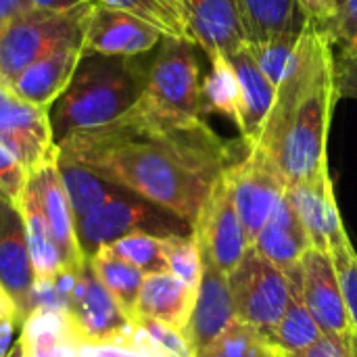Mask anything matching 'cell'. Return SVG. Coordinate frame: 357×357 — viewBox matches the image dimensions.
Wrapping results in <instances>:
<instances>
[{
  "instance_id": "6da1fadb",
  "label": "cell",
  "mask_w": 357,
  "mask_h": 357,
  "mask_svg": "<svg viewBox=\"0 0 357 357\" xmlns=\"http://www.w3.org/2000/svg\"><path fill=\"white\" fill-rule=\"evenodd\" d=\"M205 121L167 115L142 98L119 119L73 132L59 142V159L82 165L174 213L192 228L211 188L241 159Z\"/></svg>"
},
{
  "instance_id": "7a4b0ae2",
  "label": "cell",
  "mask_w": 357,
  "mask_h": 357,
  "mask_svg": "<svg viewBox=\"0 0 357 357\" xmlns=\"http://www.w3.org/2000/svg\"><path fill=\"white\" fill-rule=\"evenodd\" d=\"M335 61L324 29L307 21L293 63L276 86L272 109L251 144L274 161L289 184L328 163V132L339 102Z\"/></svg>"
},
{
  "instance_id": "3957f363",
  "label": "cell",
  "mask_w": 357,
  "mask_h": 357,
  "mask_svg": "<svg viewBox=\"0 0 357 357\" xmlns=\"http://www.w3.org/2000/svg\"><path fill=\"white\" fill-rule=\"evenodd\" d=\"M151 61V52L82 56L69 86L48 109L56 146L73 132L107 126L134 109L144 96Z\"/></svg>"
},
{
  "instance_id": "277c9868",
  "label": "cell",
  "mask_w": 357,
  "mask_h": 357,
  "mask_svg": "<svg viewBox=\"0 0 357 357\" xmlns=\"http://www.w3.org/2000/svg\"><path fill=\"white\" fill-rule=\"evenodd\" d=\"M96 0H88L71 10L27 8L0 29V79L13 84L15 77L38 56L61 40L82 31Z\"/></svg>"
},
{
  "instance_id": "5b68a950",
  "label": "cell",
  "mask_w": 357,
  "mask_h": 357,
  "mask_svg": "<svg viewBox=\"0 0 357 357\" xmlns=\"http://www.w3.org/2000/svg\"><path fill=\"white\" fill-rule=\"evenodd\" d=\"M190 40L163 36L153 54L142 100L167 115L205 117L201 107V61Z\"/></svg>"
},
{
  "instance_id": "8992f818",
  "label": "cell",
  "mask_w": 357,
  "mask_h": 357,
  "mask_svg": "<svg viewBox=\"0 0 357 357\" xmlns=\"http://www.w3.org/2000/svg\"><path fill=\"white\" fill-rule=\"evenodd\" d=\"M65 318L77 347H128L136 349L138 326L121 312L111 293L86 264L67 299Z\"/></svg>"
},
{
  "instance_id": "52a82bcc",
  "label": "cell",
  "mask_w": 357,
  "mask_h": 357,
  "mask_svg": "<svg viewBox=\"0 0 357 357\" xmlns=\"http://www.w3.org/2000/svg\"><path fill=\"white\" fill-rule=\"evenodd\" d=\"M190 228L174 213L153 205L151 201L123 190L121 195L109 199L98 205L84 218L75 222L77 243L86 259H90L98 249L113 245L115 241L134 234V232H151V234H182V228Z\"/></svg>"
},
{
  "instance_id": "ba28073f",
  "label": "cell",
  "mask_w": 357,
  "mask_h": 357,
  "mask_svg": "<svg viewBox=\"0 0 357 357\" xmlns=\"http://www.w3.org/2000/svg\"><path fill=\"white\" fill-rule=\"evenodd\" d=\"M236 320L257 328L264 337L276 326L291 297L289 274L249 247L241 264L228 274Z\"/></svg>"
},
{
  "instance_id": "9c48e42d",
  "label": "cell",
  "mask_w": 357,
  "mask_h": 357,
  "mask_svg": "<svg viewBox=\"0 0 357 357\" xmlns=\"http://www.w3.org/2000/svg\"><path fill=\"white\" fill-rule=\"evenodd\" d=\"M228 178L247 241L253 245L266 222L284 199L289 182L274 161L255 146H245L243 157L228 167Z\"/></svg>"
},
{
  "instance_id": "30bf717a",
  "label": "cell",
  "mask_w": 357,
  "mask_h": 357,
  "mask_svg": "<svg viewBox=\"0 0 357 357\" xmlns=\"http://www.w3.org/2000/svg\"><path fill=\"white\" fill-rule=\"evenodd\" d=\"M190 232L199 243L201 257L209 259L226 276L245 257L251 245L247 241L243 222L236 211L228 169L211 188Z\"/></svg>"
},
{
  "instance_id": "8fae6325",
  "label": "cell",
  "mask_w": 357,
  "mask_h": 357,
  "mask_svg": "<svg viewBox=\"0 0 357 357\" xmlns=\"http://www.w3.org/2000/svg\"><path fill=\"white\" fill-rule=\"evenodd\" d=\"M0 142L33 172L59 157L48 109L23 100L0 79Z\"/></svg>"
},
{
  "instance_id": "7c38bea8",
  "label": "cell",
  "mask_w": 357,
  "mask_h": 357,
  "mask_svg": "<svg viewBox=\"0 0 357 357\" xmlns=\"http://www.w3.org/2000/svg\"><path fill=\"white\" fill-rule=\"evenodd\" d=\"M161 40L163 31L149 21L96 0L88 15L82 50L84 56H138L153 52Z\"/></svg>"
},
{
  "instance_id": "4fadbf2b",
  "label": "cell",
  "mask_w": 357,
  "mask_h": 357,
  "mask_svg": "<svg viewBox=\"0 0 357 357\" xmlns=\"http://www.w3.org/2000/svg\"><path fill=\"white\" fill-rule=\"evenodd\" d=\"M0 284L13 299L19 320L33 312L36 272L29 257L25 222L19 207L0 197Z\"/></svg>"
},
{
  "instance_id": "5bb4252c",
  "label": "cell",
  "mask_w": 357,
  "mask_h": 357,
  "mask_svg": "<svg viewBox=\"0 0 357 357\" xmlns=\"http://www.w3.org/2000/svg\"><path fill=\"white\" fill-rule=\"evenodd\" d=\"M84 33L86 27L59 44H54L50 50H46L42 56H38L31 65H27L10 84L15 94H19L23 100L50 109L52 102L63 94V90L69 86L82 56H84Z\"/></svg>"
},
{
  "instance_id": "9a60e30c",
  "label": "cell",
  "mask_w": 357,
  "mask_h": 357,
  "mask_svg": "<svg viewBox=\"0 0 357 357\" xmlns=\"http://www.w3.org/2000/svg\"><path fill=\"white\" fill-rule=\"evenodd\" d=\"M303 301L322 333L351 335V320L328 251L310 249L297 266Z\"/></svg>"
},
{
  "instance_id": "2e32d148",
  "label": "cell",
  "mask_w": 357,
  "mask_h": 357,
  "mask_svg": "<svg viewBox=\"0 0 357 357\" xmlns=\"http://www.w3.org/2000/svg\"><path fill=\"white\" fill-rule=\"evenodd\" d=\"M287 195L310 234L312 247L331 253V245L345 232V226L337 207L328 163L312 176L289 184Z\"/></svg>"
},
{
  "instance_id": "e0dca14e",
  "label": "cell",
  "mask_w": 357,
  "mask_h": 357,
  "mask_svg": "<svg viewBox=\"0 0 357 357\" xmlns=\"http://www.w3.org/2000/svg\"><path fill=\"white\" fill-rule=\"evenodd\" d=\"M27 184L31 186V190L40 203V209L48 222V228L54 236L59 251H61L65 268H71V270L84 268L88 259L84 257L79 243H77L75 218H73V211L69 205L67 190L61 180L59 157L36 167L33 172H29Z\"/></svg>"
},
{
  "instance_id": "ac0fdd59",
  "label": "cell",
  "mask_w": 357,
  "mask_h": 357,
  "mask_svg": "<svg viewBox=\"0 0 357 357\" xmlns=\"http://www.w3.org/2000/svg\"><path fill=\"white\" fill-rule=\"evenodd\" d=\"M192 42L209 56L234 54L247 44L236 0H182Z\"/></svg>"
},
{
  "instance_id": "d6986e66",
  "label": "cell",
  "mask_w": 357,
  "mask_h": 357,
  "mask_svg": "<svg viewBox=\"0 0 357 357\" xmlns=\"http://www.w3.org/2000/svg\"><path fill=\"white\" fill-rule=\"evenodd\" d=\"M234 322H236V314H234L228 276L222 270H218L209 259H203V274L197 289V301L184 339L188 341V345L197 356V351L213 343Z\"/></svg>"
},
{
  "instance_id": "ffe728a7",
  "label": "cell",
  "mask_w": 357,
  "mask_h": 357,
  "mask_svg": "<svg viewBox=\"0 0 357 357\" xmlns=\"http://www.w3.org/2000/svg\"><path fill=\"white\" fill-rule=\"evenodd\" d=\"M195 301H197V289L184 284L174 274L169 272L149 274L144 278L138 297L136 320L138 318L157 320L184 335L195 310Z\"/></svg>"
},
{
  "instance_id": "44dd1931",
  "label": "cell",
  "mask_w": 357,
  "mask_h": 357,
  "mask_svg": "<svg viewBox=\"0 0 357 357\" xmlns=\"http://www.w3.org/2000/svg\"><path fill=\"white\" fill-rule=\"evenodd\" d=\"M251 247L284 272L297 268L303 255L312 249L310 234L301 224L289 195H284Z\"/></svg>"
},
{
  "instance_id": "7402d4cb",
  "label": "cell",
  "mask_w": 357,
  "mask_h": 357,
  "mask_svg": "<svg viewBox=\"0 0 357 357\" xmlns=\"http://www.w3.org/2000/svg\"><path fill=\"white\" fill-rule=\"evenodd\" d=\"M228 59L234 67L238 90H241V126H238L241 140L245 146H251L272 109L276 88L261 73L247 44L238 48L234 54H230Z\"/></svg>"
},
{
  "instance_id": "603a6c76",
  "label": "cell",
  "mask_w": 357,
  "mask_h": 357,
  "mask_svg": "<svg viewBox=\"0 0 357 357\" xmlns=\"http://www.w3.org/2000/svg\"><path fill=\"white\" fill-rule=\"evenodd\" d=\"M247 42H266L280 36H299L307 17L297 0H236Z\"/></svg>"
},
{
  "instance_id": "cb8c5ba5",
  "label": "cell",
  "mask_w": 357,
  "mask_h": 357,
  "mask_svg": "<svg viewBox=\"0 0 357 357\" xmlns=\"http://www.w3.org/2000/svg\"><path fill=\"white\" fill-rule=\"evenodd\" d=\"M287 274H289V284H291V297H289L287 310L276 322V326L266 335L268 343L272 345L276 356L280 357L303 351L322 337V328L318 326V322L314 320V316L310 314L303 301L299 278H297V268H293Z\"/></svg>"
},
{
  "instance_id": "d4e9b609",
  "label": "cell",
  "mask_w": 357,
  "mask_h": 357,
  "mask_svg": "<svg viewBox=\"0 0 357 357\" xmlns=\"http://www.w3.org/2000/svg\"><path fill=\"white\" fill-rule=\"evenodd\" d=\"M23 222H25V234H27V247H29V257L31 266L36 272V280H50L59 272L69 270L63 264L61 251L54 243V236L48 228V222L40 209V203L27 184L19 203H17Z\"/></svg>"
},
{
  "instance_id": "484cf974",
  "label": "cell",
  "mask_w": 357,
  "mask_h": 357,
  "mask_svg": "<svg viewBox=\"0 0 357 357\" xmlns=\"http://www.w3.org/2000/svg\"><path fill=\"white\" fill-rule=\"evenodd\" d=\"M88 264H90L94 276L100 280V284L117 301L121 312L132 322H136V305H138V297H140L146 274H142L132 264H128V261L119 259L117 255H113L109 251V247L98 249L88 259Z\"/></svg>"
},
{
  "instance_id": "4316f807",
  "label": "cell",
  "mask_w": 357,
  "mask_h": 357,
  "mask_svg": "<svg viewBox=\"0 0 357 357\" xmlns=\"http://www.w3.org/2000/svg\"><path fill=\"white\" fill-rule=\"evenodd\" d=\"M211 69L201 84V107L203 115H220L230 119L236 128L241 126V90L234 67L226 54L209 56Z\"/></svg>"
},
{
  "instance_id": "83f0119b",
  "label": "cell",
  "mask_w": 357,
  "mask_h": 357,
  "mask_svg": "<svg viewBox=\"0 0 357 357\" xmlns=\"http://www.w3.org/2000/svg\"><path fill=\"white\" fill-rule=\"evenodd\" d=\"M59 172H61V180L67 190L75 222L79 218H84L86 213H90L92 209H96L98 205L107 203L109 199H113L126 190V188H119V186L102 180L100 176L92 174L90 169L69 163V161H63V159H59Z\"/></svg>"
},
{
  "instance_id": "f1b7e54d",
  "label": "cell",
  "mask_w": 357,
  "mask_h": 357,
  "mask_svg": "<svg viewBox=\"0 0 357 357\" xmlns=\"http://www.w3.org/2000/svg\"><path fill=\"white\" fill-rule=\"evenodd\" d=\"M169 236L151 234V232H134V234H128V236L115 241L113 245H109V251L113 255H117L119 259L132 264L146 276L163 274V272H167Z\"/></svg>"
},
{
  "instance_id": "f546056e",
  "label": "cell",
  "mask_w": 357,
  "mask_h": 357,
  "mask_svg": "<svg viewBox=\"0 0 357 357\" xmlns=\"http://www.w3.org/2000/svg\"><path fill=\"white\" fill-rule=\"evenodd\" d=\"M98 2H105L109 6L121 8L126 13H132L149 21L151 25L161 29L163 36H174L192 42L180 0H98Z\"/></svg>"
},
{
  "instance_id": "4dcf8cb0",
  "label": "cell",
  "mask_w": 357,
  "mask_h": 357,
  "mask_svg": "<svg viewBox=\"0 0 357 357\" xmlns=\"http://www.w3.org/2000/svg\"><path fill=\"white\" fill-rule=\"evenodd\" d=\"M195 357H278L268 339L253 326L234 322L213 343L197 351Z\"/></svg>"
},
{
  "instance_id": "1f68e13d",
  "label": "cell",
  "mask_w": 357,
  "mask_h": 357,
  "mask_svg": "<svg viewBox=\"0 0 357 357\" xmlns=\"http://www.w3.org/2000/svg\"><path fill=\"white\" fill-rule=\"evenodd\" d=\"M299 36H280V38H272L266 42H247V48L253 54L257 67L261 69V73L268 77V82L274 88L282 82L287 69L293 63Z\"/></svg>"
},
{
  "instance_id": "d6a6232c",
  "label": "cell",
  "mask_w": 357,
  "mask_h": 357,
  "mask_svg": "<svg viewBox=\"0 0 357 357\" xmlns=\"http://www.w3.org/2000/svg\"><path fill=\"white\" fill-rule=\"evenodd\" d=\"M331 257L335 264L341 295L351 320V333L357 337V253L347 230L331 245Z\"/></svg>"
},
{
  "instance_id": "836d02e7",
  "label": "cell",
  "mask_w": 357,
  "mask_h": 357,
  "mask_svg": "<svg viewBox=\"0 0 357 357\" xmlns=\"http://www.w3.org/2000/svg\"><path fill=\"white\" fill-rule=\"evenodd\" d=\"M167 272L174 274L184 284L199 289L203 274L201 249L192 232L188 234H172L167 247Z\"/></svg>"
},
{
  "instance_id": "e575fe53",
  "label": "cell",
  "mask_w": 357,
  "mask_h": 357,
  "mask_svg": "<svg viewBox=\"0 0 357 357\" xmlns=\"http://www.w3.org/2000/svg\"><path fill=\"white\" fill-rule=\"evenodd\" d=\"M322 29L341 50L339 56H357V0H335V10Z\"/></svg>"
},
{
  "instance_id": "d590c367",
  "label": "cell",
  "mask_w": 357,
  "mask_h": 357,
  "mask_svg": "<svg viewBox=\"0 0 357 357\" xmlns=\"http://www.w3.org/2000/svg\"><path fill=\"white\" fill-rule=\"evenodd\" d=\"M136 326L144 333L149 343L161 354V357H195L192 347L188 345L182 333L149 318H138Z\"/></svg>"
},
{
  "instance_id": "8d00e7d4",
  "label": "cell",
  "mask_w": 357,
  "mask_h": 357,
  "mask_svg": "<svg viewBox=\"0 0 357 357\" xmlns=\"http://www.w3.org/2000/svg\"><path fill=\"white\" fill-rule=\"evenodd\" d=\"M27 167L10 149L0 142V197L17 205L27 186Z\"/></svg>"
},
{
  "instance_id": "74e56055",
  "label": "cell",
  "mask_w": 357,
  "mask_h": 357,
  "mask_svg": "<svg viewBox=\"0 0 357 357\" xmlns=\"http://www.w3.org/2000/svg\"><path fill=\"white\" fill-rule=\"evenodd\" d=\"M284 357H351V335L322 333V337L307 349Z\"/></svg>"
},
{
  "instance_id": "f35d334b",
  "label": "cell",
  "mask_w": 357,
  "mask_h": 357,
  "mask_svg": "<svg viewBox=\"0 0 357 357\" xmlns=\"http://www.w3.org/2000/svg\"><path fill=\"white\" fill-rule=\"evenodd\" d=\"M335 88L339 98L357 100V56H339L335 61Z\"/></svg>"
},
{
  "instance_id": "ab89813d",
  "label": "cell",
  "mask_w": 357,
  "mask_h": 357,
  "mask_svg": "<svg viewBox=\"0 0 357 357\" xmlns=\"http://www.w3.org/2000/svg\"><path fill=\"white\" fill-rule=\"evenodd\" d=\"M19 326H23V322L17 316L0 318V357H6L10 354L13 345L17 343L15 341V333H17Z\"/></svg>"
},
{
  "instance_id": "60d3db41",
  "label": "cell",
  "mask_w": 357,
  "mask_h": 357,
  "mask_svg": "<svg viewBox=\"0 0 357 357\" xmlns=\"http://www.w3.org/2000/svg\"><path fill=\"white\" fill-rule=\"evenodd\" d=\"M297 4L301 6V10L305 13V17H307V21H312V23H316V25H324L326 21H328V10H326V6L322 4V0H297Z\"/></svg>"
},
{
  "instance_id": "b9f144b4",
  "label": "cell",
  "mask_w": 357,
  "mask_h": 357,
  "mask_svg": "<svg viewBox=\"0 0 357 357\" xmlns=\"http://www.w3.org/2000/svg\"><path fill=\"white\" fill-rule=\"evenodd\" d=\"M27 8H31L27 0H0V29L17 15L25 13Z\"/></svg>"
},
{
  "instance_id": "7bdbcfd3",
  "label": "cell",
  "mask_w": 357,
  "mask_h": 357,
  "mask_svg": "<svg viewBox=\"0 0 357 357\" xmlns=\"http://www.w3.org/2000/svg\"><path fill=\"white\" fill-rule=\"evenodd\" d=\"M31 8L40 10H71L88 0H27Z\"/></svg>"
},
{
  "instance_id": "ee69618b",
  "label": "cell",
  "mask_w": 357,
  "mask_h": 357,
  "mask_svg": "<svg viewBox=\"0 0 357 357\" xmlns=\"http://www.w3.org/2000/svg\"><path fill=\"white\" fill-rule=\"evenodd\" d=\"M6 316H17V318H19L13 299L8 297V293H6V291L2 289V284H0V318H6Z\"/></svg>"
},
{
  "instance_id": "f6af8a7d",
  "label": "cell",
  "mask_w": 357,
  "mask_h": 357,
  "mask_svg": "<svg viewBox=\"0 0 357 357\" xmlns=\"http://www.w3.org/2000/svg\"><path fill=\"white\" fill-rule=\"evenodd\" d=\"M77 357H98L90 347H79V351H77Z\"/></svg>"
},
{
  "instance_id": "bcb514c9",
  "label": "cell",
  "mask_w": 357,
  "mask_h": 357,
  "mask_svg": "<svg viewBox=\"0 0 357 357\" xmlns=\"http://www.w3.org/2000/svg\"><path fill=\"white\" fill-rule=\"evenodd\" d=\"M322 4L326 6L328 15H333V10H335V0H322ZM328 19H331V17H328Z\"/></svg>"
},
{
  "instance_id": "7dc6e473",
  "label": "cell",
  "mask_w": 357,
  "mask_h": 357,
  "mask_svg": "<svg viewBox=\"0 0 357 357\" xmlns=\"http://www.w3.org/2000/svg\"><path fill=\"white\" fill-rule=\"evenodd\" d=\"M351 357H357V337L351 333Z\"/></svg>"
},
{
  "instance_id": "c3c4849f",
  "label": "cell",
  "mask_w": 357,
  "mask_h": 357,
  "mask_svg": "<svg viewBox=\"0 0 357 357\" xmlns=\"http://www.w3.org/2000/svg\"><path fill=\"white\" fill-rule=\"evenodd\" d=\"M180 2H182V0H180Z\"/></svg>"
}]
</instances>
